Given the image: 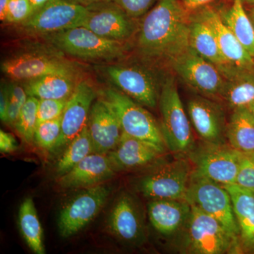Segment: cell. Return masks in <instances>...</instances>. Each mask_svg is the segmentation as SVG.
Listing matches in <instances>:
<instances>
[{
  "instance_id": "603a6c76",
  "label": "cell",
  "mask_w": 254,
  "mask_h": 254,
  "mask_svg": "<svg viewBox=\"0 0 254 254\" xmlns=\"http://www.w3.org/2000/svg\"><path fill=\"white\" fill-rule=\"evenodd\" d=\"M218 68L225 78L220 98L233 110L248 108L254 102V69H242L230 65Z\"/></svg>"
},
{
  "instance_id": "7dc6e473",
  "label": "cell",
  "mask_w": 254,
  "mask_h": 254,
  "mask_svg": "<svg viewBox=\"0 0 254 254\" xmlns=\"http://www.w3.org/2000/svg\"><path fill=\"white\" fill-rule=\"evenodd\" d=\"M249 110L252 112V113L254 115V102L252 104H251L250 106L248 107Z\"/></svg>"
},
{
  "instance_id": "836d02e7",
  "label": "cell",
  "mask_w": 254,
  "mask_h": 254,
  "mask_svg": "<svg viewBox=\"0 0 254 254\" xmlns=\"http://www.w3.org/2000/svg\"><path fill=\"white\" fill-rule=\"evenodd\" d=\"M34 11L29 0H9L4 22L19 24L27 20Z\"/></svg>"
},
{
  "instance_id": "bcb514c9",
  "label": "cell",
  "mask_w": 254,
  "mask_h": 254,
  "mask_svg": "<svg viewBox=\"0 0 254 254\" xmlns=\"http://www.w3.org/2000/svg\"><path fill=\"white\" fill-rule=\"evenodd\" d=\"M249 16L252 19V22H253L254 25V6H252L250 11V14H249Z\"/></svg>"
},
{
  "instance_id": "ba28073f",
  "label": "cell",
  "mask_w": 254,
  "mask_h": 254,
  "mask_svg": "<svg viewBox=\"0 0 254 254\" xmlns=\"http://www.w3.org/2000/svg\"><path fill=\"white\" fill-rule=\"evenodd\" d=\"M87 12L86 6L71 0H52L18 25L25 33L44 36L81 26Z\"/></svg>"
},
{
  "instance_id": "7c38bea8",
  "label": "cell",
  "mask_w": 254,
  "mask_h": 254,
  "mask_svg": "<svg viewBox=\"0 0 254 254\" xmlns=\"http://www.w3.org/2000/svg\"><path fill=\"white\" fill-rule=\"evenodd\" d=\"M110 193L103 185L86 188L73 197L60 211L58 228L62 237H69L83 230L100 213Z\"/></svg>"
},
{
  "instance_id": "d590c367",
  "label": "cell",
  "mask_w": 254,
  "mask_h": 254,
  "mask_svg": "<svg viewBox=\"0 0 254 254\" xmlns=\"http://www.w3.org/2000/svg\"><path fill=\"white\" fill-rule=\"evenodd\" d=\"M235 185L254 192V155H242Z\"/></svg>"
},
{
  "instance_id": "44dd1931",
  "label": "cell",
  "mask_w": 254,
  "mask_h": 254,
  "mask_svg": "<svg viewBox=\"0 0 254 254\" xmlns=\"http://www.w3.org/2000/svg\"><path fill=\"white\" fill-rule=\"evenodd\" d=\"M107 155L117 172L149 166L163 154L152 145L123 133L118 146Z\"/></svg>"
},
{
  "instance_id": "d6986e66",
  "label": "cell",
  "mask_w": 254,
  "mask_h": 254,
  "mask_svg": "<svg viewBox=\"0 0 254 254\" xmlns=\"http://www.w3.org/2000/svg\"><path fill=\"white\" fill-rule=\"evenodd\" d=\"M115 173L108 155L92 153L67 173L58 177L57 183L64 190L89 188L108 181Z\"/></svg>"
},
{
  "instance_id": "83f0119b",
  "label": "cell",
  "mask_w": 254,
  "mask_h": 254,
  "mask_svg": "<svg viewBox=\"0 0 254 254\" xmlns=\"http://www.w3.org/2000/svg\"><path fill=\"white\" fill-rule=\"evenodd\" d=\"M219 12L227 27L254 58V25L242 0H232L228 9Z\"/></svg>"
},
{
  "instance_id": "4316f807",
  "label": "cell",
  "mask_w": 254,
  "mask_h": 254,
  "mask_svg": "<svg viewBox=\"0 0 254 254\" xmlns=\"http://www.w3.org/2000/svg\"><path fill=\"white\" fill-rule=\"evenodd\" d=\"M226 138L240 153L254 155V115L248 108L233 110L227 125Z\"/></svg>"
},
{
  "instance_id": "e0dca14e",
  "label": "cell",
  "mask_w": 254,
  "mask_h": 254,
  "mask_svg": "<svg viewBox=\"0 0 254 254\" xmlns=\"http://www.w3.org/2000/svg\"><path fill=\"white\" fill-rule=\"evenodd\" d=\"M197 16L208 24L215 33L222 56L227 65L242 69H254V58L246 50L210 4L194 10Z\"/></svg>"
},
{
  "instance_id": "484cf974",
  "label": "cell",
  "mask_w": 254,
  "mask_h": 254,
  "mask_svg": "<svg viewBox=\"0 0 254 254\" xmlns=\"http://www.w3.org/2000/svg\"><path fill=\"white\" fill-rule=\"evenodd\" d=\"M189 42L193 51L215 66L221 67L227 65L215 33L208 24L195 14L190 17Z\"/></svg>"
},
{
  "instance_id": "b9f144b4",
  "label": "cell",
  "mask_w": 254,
  "mask_h": 254,
  "mask_svg": "<svg viewBox=\"0 0 254 254\" xmlns=\"http://www.w3.org/2000/svg\"><path fill=\"white\" fill-rule=\"evenodd\" d=\"M9 1V0H0V20L3 22H4L6 18V9Z\"/></svg>"
},
{
  "instance_id": "3957f363",
  "label": "cell",
  "mask_w": 254,
  "mask_h": 254,
  "mask_svg": "<svg viewBox=\"0 0 254 254\" xmlns=\"http://www.w3.org/2000/svg\"><path fill=\"white\" fill-rule=\"evenodd\" d=\"M103 95L116 114L123 133L152 145L164 154L168 148L163 133L149 112L120 90L108 88Z\"/></svg>"
},
{
  "instance_id": "1f68e13d",
  "label": "cell",
  "mask_w": 254,
  "mask_h": 254,
  "mask_svg": "<svg viewBox=\"0 0 254 254\" xmlns=\"http://www.w3.org/2000/svg\"><path fill=\"white\" fill-rule=\"evenodd\" d=\"M62 131V117L43 122L37 125L34 140L43 149L53 150L59 140Z\"/></svg>"
},
{
  "instance_id": "f35d334b",
  "label": "cell",
  "mask_w": 254,
  "mask_h": 254,
  "mask_svg": "<svg viewBox=\"0 0 254 254\" xmlns=\"http://www.w3.org/2000/svg\"><path fill=\"white\" fill-rule=\"evenodd\" d=\"M9 103V84L1 85V91H0V118L3 123L6 124H7Z\"/></svg>"
},
{
  "instance_id": "f546056e",
  "label": "cell",
  "mask_w": 254,
  "mask_h": 254,
  "mask_svg": "<svg viewBox=\"0 0 254 254\" xmlns=\"http://www.w3.org/2000/svg\"><path fill=\"white\" fill-rule=\"evenodd\" d=\"M92 153H95L86 126L66 146L57 163V175L58 177L64 175Z\"/></svg>"
},
{
  "instance_id": "cb8c5ba5",
  "label": "cell",
  "mask_w": 254,
  "mask_h": 254,
  "mask_svg": "<svg viewBox=\"0 0 254 254\" xmlns=\"http://www.w3.org/2000/svg\"><path fill=\"white\" fill-rule=\"evenodd\" d=\"M77 75L51 74L22 82L28 96L38 100H68L78 83Z\"/></svg>"
},
{
  "instance_id": "f6af8a7d",
  "label": "cell",
  "mask_w": 254,
  "mask_h": 254,
  "mask_svg": "<svg viewBox=\"0 0 254 254\" xmlns=\"http://www.w3.org/2000/svg\"><path fill=\"white\" fill-rule=\"evenodd\" d=\"M243 4L245 5H249V6H254V0H242Z\"/></svg>"
},
{
  "instance_id": "8992f818",
  "label": "cell",
  "mask_w": 254,
  "mask_h": 254,
  "mask_svg": "<svg viewBox=\"0 0 254 254\" xmlns=\"http://www.w3.org/2000/svg\"><path fill=\"white\" fill-rule=\"evenodd\" d=\"M185 200L192 206L216 219L241 244L240 228L234 213L231 197L224 186L192 172Z\"/></svg>"
},
{
  "instance_id": "4fadbf2b",
  "label": "cell",
  "mask_w": 254,
  "mask_h": 254,
  "mask_svg": "<svg viewBox=\"0 0 254 254\" xmlns=\"http://www.w3.org/2000/svg\"><path fill=\"white\" fill-rule=\"evenodd\" d=\"M103 70L112 83L125 94L148 108L156 107L158 85L149 71L140 66L123 65H110Z\"/></svg>"
},
{
  "instance_id": "9a60e30c",
  "label": "cell",
  "mask_w": 254,
  "mask_h": 254,
  "mask_svg": "<svg viewBox=\"0 0 254 254\" xmlns=\"http://www.w3.org/2000/svg\"><path fill=\"white\" fill-rule=\"evenodd\" d=\"M96 97L94 87L89 81H78L76 89L66 103L62 116V131L54 150L67 146L87 126L93 100Z\"/></svg>"
},
{
  "instance_id": "ee69618b",
  "label": "cell",
  "mask_w": 254,
  "mask_h": 254,
  "mask_svg": "<svg viewBox=\"0 0 254 254\" xmlns=\"http://www.w3.org/2000/svg\"><path fill=\"white\" fill-rule=\"evenodd\" d=\"M245 252H249V253L254 254V239L252 242L247 246V247L244 250Z\"/></svg>"
},
{
  "instance_id": "9c48e42d",
  "label": "cell",
  "mask_w": 254,
  "mask_h": 254,
  "mask_svg": "<svg viewBox=\"0 0 254 254\" xmlns=\"http://www.w3.org/2000/svg\"><path fill=\"white\" fill-rule=\"evenodd\" d=\"M189 155L195 175L222 186L235 184L243 153L230 145L205 143Z\"/></svg>"
},
{
  "instance_id": "f1b7e54d",
  "label": "cell",
  "mask_w": 254,
  "mask_h": 254,
  "mask_svg": "<svg viewBox=\"0 0 254 254\" xmlns=\"http://www.w3.org/2000/svg\"><path fill=\"white\" fill-rule=\"evenodd\" d=\"M18 222L21 235L29 248L36 254L46 253L43 242V228L32 198H26L21 203Z\"/></svg>"
},
{
  "instance_id": "52a82bcc",
  "label": "cell",
  "mask_w": 254,
  "mask_h": 254,
  "mask_svg": "<svg viewBox=\"0 0 254 254\" xmlns=\"http://www.w3.org/2000/svg\"><path fill=\"white\" fill-rule=\"evenodd\" d=\"M186 159L178 158L160 164L138 182V190L153 199H185L193 168Z\"/></svg>"
},
{
  "instance_id": "30bf717a",
  "label": "cell",
  "mask_w": 254,
  "mask_h": 254,
  "mask_svg": "<svg viewBox=\"0 0 254 254\" xmlns=\"http://www.w3.org/2000/svg\"><path fill=\"white\" fill-rule=\"evenodd\" d=\"M1 69L12 81L24 82L51 74L77 75L76 65L56 55L27 53L4 60Z\"/></svg>"
},
{
  "instance_id": "6da1fadb",
  "label": "cell",
  "mask_w": 254,
  "mask_h": 254,
  "mask_svg": "<svg viewBox=\"0 0 254 254\" xmlns=\"http://www.w3.org/2000/svg\"><path fill=\"white\" fill-rule=\"evenodd\" d=\"M190 11L180 0H158L143 16L138 48L149 59L171 64L190 48Z\"/></svg>"
},
{
  "instance_id": "4dcf8cb0",
  "label": "cell",
  "mask_w": 254,
  "mask_h": 254,
  "mask_svg": "<svg viewBox=\"0 0 254 254\" xmlns=\"http://www.w3.org/2000/svg\"><path fill=\"white\" fill-rule=\"evenodd\" d=\"M38 102L39 100L38 98L28 96L14 125L18 133L27 142L34 140L35 132L38 125Z\"/></svg>"
},
{
  "instance_id": "7402d4cb",
  "label": "cell",
  "mask_w": 254,
  "mask_h": 254,
  "mask_svg": "<svg viewBox=\"0 0 254 254\" xmlns=\"http://www.w3.org/2000/svg\"><path fill=\"white\" fill-rule=\"evenodd\" d=\"M112 233L129 243L140 242L144 233L143 219L136 202L128 194L119 198L108 220Z\"/></svg>"
},
{
  "instance_id": "d6a6232c",
  "label": "cell",
  "mask_w": 254,
  "mask_h": 254,
  "mask_svg": "<svg viewBox=\"0 0 254 254\" xmlns=\"http://www.w3.org/2000/svg\"><path fill=\"white\" fill-rule=\"evenodd\" d=\"M9 103L8 108L7 125L14 127L21 110L28 98L27 93L19 82L12 81L9 84Z\"/></svg>"
},
{
  "instance_id": "5bb4252c",
  "label": "cell",
  "mask_w": 254,
  "mask_h": 254,
  "mask_svg": "<svg viewBox=\"0 0 254 254\" xmlns=\"http://www.w3.org/2000/svg\"><path fill=\"white\" fill-rule=\"evenodd\" d=\"M87 9L88 12L81 26L113 41H127L133 35L134 18L113 1L92 5Z\"/></svg>"
},
{
  "instance_id": "8fae6325",
  "label": "cell",
  "mask_w": 254,
  "mask_h": 254,
  "mask_svg": "<svg viewBox=\"0 0 254 254\" xmlns=\"http://www.w3.org/2000/svg\"><path fill=\"white\" fill-rule=\"evenodd\" d=\"M170 64L185 83L203 96L220 97L225 85L222 73L190 47Z\"/></svg>"
},
{
  "instance_id": "74e56055",
  "label": "cell",
  "mask_w": 254,
  "mask_h": 254,
  "mask_svg": "<svg viewBox=\"0 0 254 254\" xmlns=\"http://www.w3.org/2000/svg\"><path fill=\"white\" fill-rule=\"evenodd\" d=\"M18 148L17 142L13 135L2 130L0 131V151L1 153H11Z\"/></svg>"
},
{
  "instance_id": "7a4b0ae2",
  "label": "cell",
  "mask_w": 254,
  "mask_h": 254,
  "mask_svg": "<svg viewBox=\"0 0 254 254\" xmlns=\"http://www.w3.org/2000/svg\"><path fill=\"white\" fill-rule=\"evenodd\" d=\"M190 206V218L181 232L183 253L221 254L241 251L240 242L235 240L216 219Z\"/></svg>"
},
{
  "instance_id": "2e32d148",
  "label": "cell",
  "mask_w": 254,
  "mask_h": 254,
  "mask_svg": "<svg viewBox=\"0 0 254 254\" xmlns=\"http://www.w3.org/2000/svg\"><path fill=\"white\" fill-rule=\"evenodd\" d=\"M187 113L197 134L205 143L225 144L227 125L218 104L205 97H193L187 103Z\"/></svg>"
},
{
  "instance_id": "d4e9b609",
  "label": "cell",
  "mask_w": 254,
  "mask_h": 254,
  "mask_svg": "<svg viewBox=\"0 0 254 254\" xmlns=\"http://www.w3.org/2000/svg\"><path fill=\"white\" fill-rule=\"evenodd\" d=\"M231 197L244 250L254 239V192L237 185L224 186Z\"/></svg>"
},
{
  "instance_id": "ac0fdd59",
  "label": "cell",
  "mask_w": 254,
  "mask_h": 254,
  "mask_svg": "<svg viewBox=\"0 0 254 254\" xmlns=\"http://www.w3.org/2000/svg\"><path fill=\"white\" fill-rule=\"evenodd\" d=\"M87 126L94 153L107 155L118 146L123 130L116 114L103 98L92 105Z\"/></svg>"
},
{
  "instance_id": "5b68a950",
  "label": "cell",
  "mask_w": 254,
  "mask_h": 254,
  "mask_svg": "<svg viewBox=\"0 0 254 254\" xmlns=\"http://www.w3.org/2000/svg\"><path fill=\"white\" fill-rule=\"evenodd\" d=\"M43 37L56 49L75 58L90 61H112L121 58L125 52L123 42L103 38L83 26Z\"/></svg>"
},
{
  "instance_id": "8d00e7d4",
  "label": "cell",
  "mask_w": 254,
  "mask_h": 254,
  "mask_svg": "<svg viewBox=\"0 0 254 254\" xmlns=\"http://www.w3.org/2000/svg\"><path fill=\"white\" fill-rule=\"evenodd\" d=\"M130 17L137 19L148 13L158 0H112Z\"/></svg>"
},
{
  "instance_id": "7bdbcfd3",
  "label": "cell",
  "mask_w": 254,
  "mask_h": 254,
  "mask_svg": "<svg viewBox=\"0 0 254 254\" xmlns=\"http://www.w3.org/2000/svg\"><path fill=\"white\" fill-rule=\"evenodd\" d=\"M29 1L33 9L36 11V9H39L43 5L47 4V3L49 2L52 0H29Z\"/></svg>"
},
{
  "instance_id": "ffe728a7",
  "label": "cell",
  "mask_w": 254,
  "mask_h": 254,
  "mask_svg": "<svg viewBox=\"0 0 254 254\" xmlns=\"http://www.w3.org/2000/svg\"><path fill=\"white\" fill-rule=\"evenodd\" d=\"M191 210L185 199H153L148 204L150 223L165 237L178 235L183 230Z\"/></svg>"
},
{
  "instance_id": "e575fe53",
  "label": "cell",
  "mask_w": 254,
  "mask_h": 254,
  "mask_svg": "<svg viewBox=\"0 0 254 254\" xmlns=\"http://www.w3.org/2000/svg\"><path fill=\"white\" fill-rule=\"evenodd\" d=\"M68 100H39L38 107V124L61 118Z\"/></svg>"
},
{
  "instance_id": "277c9868",
  "label": "cell",
  "mask_w": 254,
  "mask_h": 254,
  "mask_svg": "<svg viewBox=\"0 0 254 254\" xmlns=\"http://www.w3.org/2000/svg\"><path fill=\"white\" fill-rule=\"evenodd\" d=\"M158 103L162 117L160 129L167 148L175 154H190L194 148L190 120L173 78H169L163 83Z\"/></svg>"
},
{
  "instance_id": "ab89813d",
  "label": "cell",
  "mask_w": 254,
  "mask_h": 254,
  "mask_svg": "<svg viewBox=\"0 0 254 254\" xmlns=\"http://www.w3.org/2000/svg\"><path fill=\"white\" fill-rule=\"evenodd\" d=\"M180 1H182V4L187 10L192 11L206 6V5L211 4L216 0H180Z\"/></svg>"
},
{
  "instance_id": "60d3db41",
  "label": "cell",
  "mask_w": 254,
  "mask_h": 254,
  "mask_svg": "<svg viewBox=\"0 0 254 254\" xmlns=\"http://www.w3.org/2000/svg\"><path fill=\"white\" fill-rule=\"evenodd\" d=\"M71 1L88 7V6H92V5L99 4V3L108 2V1H112V0H71Z\"/></svg>"
}]
</instances>
